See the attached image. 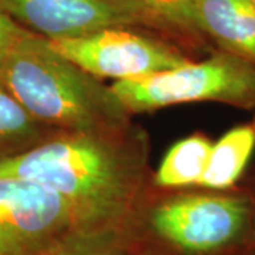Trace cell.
Instances as JSON below:
<instances>
[{
	"label": "cell",
	"mask_w": 255,
	"mask_h": 255,
	"mask_svg": "<svg viewBox=\"0 0 255 255\" xmlns=\"http://www.w3.org/2000/svg\"><path fill=\"white\" fill-rule=\"evenodd\" d=\"M147 142L132 125L102 132L61 133L0 159V176L61 194L90 227L124 226L142 206Z\"/></svg>",
	"instance_id": "cell-1"
},
{
	"label": "cell",
	"mask_w": 255,
	"mask_h": 255,
	"mask_svg": "<svg viewBox=\"0 0 255 255\" xmlns=\"http://www.w3.org/2000/svg\"><path fill=\"white\" fill-rule=\"evenodd\" d=\"M0 84L37 122L60 133L117 130L130 125L129 111L111 87L26 28L6 57Z\"/></svg>",
	"instance_id": "cell-2"
},
{
	"label": "cell",
	"mask_w": 255,
	"mask_h": 255,
	"mask_svg": "<svg viewBox=\"0 0 255 255\" xmlns=\"http://www.w3.org/2000/svg\"><path fill=\"white\" fill-rule=\"evenodd\" d=\"M254 196L250 191L211 190L180 194L127 223L132 251L156 255H255Z\"/></svg>",
	"instance_id": "cell-3"
},
{
	"label": "cell",
	"mask_w": 255,
	"mask_h": 255,
	"mask_svg": "<svg viewBox=\"0 0 255 255\" xmlns=\"http://www.w3.org/2000/svg\"><path fill=\"white\" fill-rule=\"evenodd\" d=\"M111 88L129 114L203 101L255 110V63L220 51L174 70L115 81Z\"/></svg>",
	"instance_id": "cell-4"
},
{
	"label": "cell",
	"mask_w": 255,
	"mask_h": 255,
	"mask_svg": "<svg viewBox=\"0 0 255 255\" xmlns=\"http://www.w3.org/2000/svg\"><path fill=\"white\" fill-rule=\"evenodd\" d=\"M84 228L92 227L61 194L0 176V255H41Z\"/></svg>",
	"instance_id": "cell-5"
},
{
	"label": "cell",
	"mask_w": 255,
	"mask_h": 255,
	"mask_svg": "<svg viewBox=\"0 0 255 255\" xmlns=\"http://www.w3.org/2000/svg\"><path fill=\"white\" fill-rule=\"evenodd\" d=\"M57 53L97 78L137 80L190 61L176 47L130 27H111L88 36L48 40Z\"/></svg>",
	"instance_id": "cell-6"
},
{
	"label": "cell",
	"mask_w": 255,
	"mask_h": 255,
	"mask_svg": "<svg viewBox=\"0 0 255 255\" xmlns=\"http://www.w3.org/2000/svg\"><path fill=\"white\" fill-rule=\"evenodd\" d=\"M0 7L21 27L47 40L77 38L104 28L142 24L114 0H0Z\"/></svg>",
	"instance_id": "cell-7"
},
{
	"label": "cell",
	"mask_w": 255,
	"mask_h": 255,
	"mask_svg": "<svg viewBox=\"0 0 255 255\" xmlns=\"http://www.w3.org/2000/svg\"><path fill=\"white\" fill-rule=\"evenodd\" d=\"M194 21L199 33L221 51L255 63V7L251 0H197Z\"/></svg>",
	"instance_id": "cell-8"
},
{
	"label": "cell",
	"mask_w": 255,
	"mask_h": 255,
	"mask_svg": "<svg viewBox=\"0 0 255 255\" xmlns=\"http://www.w3.org/2000/svg\"><path fill=\"white\" fill-rule=\"evenodd\" d=\"M255 150V117L234 127L213 143L209 162L199 186L209 190H228L238 182Z\"/></svg>",
	"instance_id": "cell-9"
},
{
	"label": "cell",
	"mask_w": 255,
	"mask_h": 255,
	"mask_svg": "<svg viewBox=\"0 0 255 255\" xmlns=\"http://www.w3.org/2000/svg\"><path fill=\"white\" fill-rule=\"evenodd\" d=\"M61 135L37 122L0 84V159L17 155Z\"/></svg>",
	"instance_id": "cell-10"
},
{
	"label": "cell",
	"mask_w": 255,
	"mask_h": 255,
	"mask_svg": "<svg viewBox=\"0 0 255 255\" xmlns=\"http://www.w3.org/2000/svg\"><path fill=\"white\" fill-rule=\"evenodd\" d=\"M211 146L213 142L201 133H194L174 143L156 172V184L160 187L200 184Z\"/></svg>",
	"instance_id": "cell-11"
},
{
	"label": "cell",
	"mask_w": 255,
	"mask_h": 255,
	"mask_svg": "<svg viewBox=\"0 0 255 255\" xmlns=\"http://www.w3.org/2000/svg\"><path fill=\"white\" fill-rule=\"evenodd\" d=\"M127 224L78 230L41 255H129Z\"/></svg>",
	"instance_id": "cell-12"
},
{
	"label": "cell",
	"mask_w": 255,
	"mask_h": 255,
	"mask_svg": "<svg viewBox=\"0 0 255 255\" xmlns=\"http://www.w3.org/2000/svg\"><path fill=\"white\" fill-rule=\"evenodd\" d=\"M133 13L142 24L197 34L194 7L197 0H114Z\"/></svg>",
	"instance_id": "cell-13"
},
{
	"label": "cell",
	"mask_w": 255,
	"mask_h": 255,
	"mask_svg": "<svg viewBox=\"0 0 255 255\" xmlns=\"http://www.w3.org/2000/svg\"><path fill=\"white\" fill-rule=\"evenodd\" d=\"M23 28L24 27H21L10 16H7L4 11L0 10V37L17 36Z\"/></svg>",
	"instance_id": "cell-14"
},
{
	"label": "cell",
	"mask_w": 255,
	"mask_h": 255,
	"mask_svg": "<svg viewBox=\"0 0 255 255\" xmlns=\"http://www.w3.org/2000/svg\"><path fill=\"white\" fill-rule=\"evenodd\" d=\"M23 30H24V28H23ZM23 30L18 33L17 36L0 37V75H1V70H3V65H4V61H6L7 54H9L10 48L13 46V43L16 41V38L23 33Z\"/></svg>",
	"instance_id": "cell-15"
},
{
	"label": "cell",
	"mask_w": 255,
	"mask_h": 255,
	"mask_svg": "<svg viewBox=\"0 0 255 255\" xmlns=\"http://www.w3.org/2000/svg\"><path fill=\"white\" fill-rule=\"evenodd\" d=\"M254 196V219H253V243H254V251H255V193H253Z\"/></svg>",
	"instance_id": "cell-16"
},
{
	"label": "cell",
	"mask_w": 255,
	"mask_h": 255,
	"mask_svg": "<svg viewBox=\"0 0 255 255\" xmlns=\"http://www.w3.org/2000/svg\"><path fill=\"white\" fill-rule=\"evenodd\" d=\"M129 255H156L152 253H147V251H130Z\"/></svg>",
	"instance_id": "cell-17"
},
{
	"label": "cell",
	"mask_w": 255,
	"mask_h": 255,
	"mask_svg": "<svg viewBox=\"0 0 255 255\" xmlns=\"http://www.w3.org/2000/svg\"><path fill=\"white\" fill-rule=\"evenodd\" d=\"M251 3H253V6L255 7V0H251Z\"/></svg>",
	"instance_id": "cell-18"
},
{
	"label": "cell",
	"mask_w": 255,
	"mask_h": 255,
	"mask_svg": "<svg viewBox=\"0 0 255 255\" xmlns=\"http://www.w3.org/2000/svg\"><path fill=\"white\" fill-rule=\"evenodd\" d=\"M0 10H1V7H0ZM1 11H3V10H1Z\"/></svg>",
	"instance_id": "cell-19"
}]
</instances>
